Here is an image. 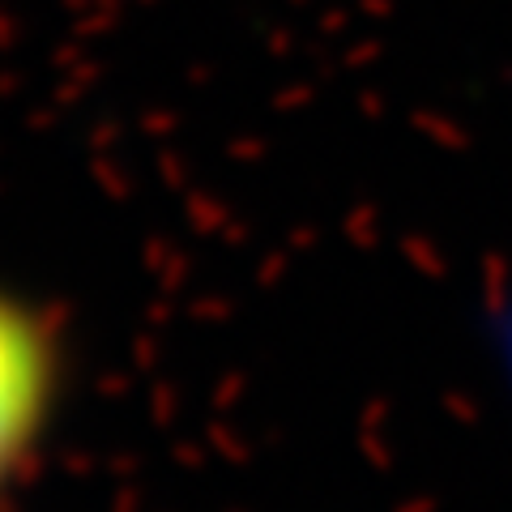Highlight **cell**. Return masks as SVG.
<instances>
[{"instance_id":"6da1fadb","label":"cell","mask_w":512,"mask_h":512,"mask_svg":"<svg viewBox=\"0 0 512 512\" xmlns=\"http://www.w3.org/2000/svg\"><path fill=\"white\" fill-rule=\"evenodd\" d=\"M56 389V346L26 303L0 295V483L43 436Z\"/></svg>"}]
</instances>
